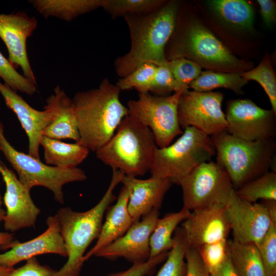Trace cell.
I'll return each mask as SVG.
<instances>
[{"label":"cell","instance_id":"obj_1","mask_svg":"<svg viewBox=\"0 0 276 276\" xmlns=\"http://www.w3.org/2000/svg\"><path fill=\"white\" fill-rule=\"evenodd\" d=\"M179 8V2L172 1L152 13L123 17L131 44L129 51L114 62L115 71L120 78L146 63L156 66L167 63L165 49L175 31Z\"/></svg>","mask_w":276,"mask_h":276},{"label":"cell","instance_id":"obj_2","mask_svg":"<svg viewBox=\"0 0 276 276\" xmlns=\"http://www.w3.org/2000/svg\"><path fill=\"white\" fill-rule=\"evenodd\" d=\"M120 90L108 79L97 88L77 92L72 100L80 136L78 142L96 151L113 135L128 110L121 102Z\"/></svg>","mask_w":276,"mask_h":276},{"label":"cell","instance_id":"obj_3","mask_svg":"<svg viewBox=\"0 0 276 276\" xmlns=\"http://www.w3.org/2000/svg\"><path fill=\"white\" fill-rule=\"evenodd\" d=\"M112 172L106 192L94 207L80 212L66 206L61 208L56 214L67 260L54 276H79L85 262L84 253L90 243L98 238L105 211L116 199L114 190L124 176L118 170L112 169Z\"/></svg>","mask_w":276,"mask_h":276},{"label":"cell","instance_id":"obj_4","mask_svg":"<svg viewBox=\"0 0 276 276\" xmlns=\"http://www.w3.org/2000/svg\"><path fill=\"white\" fill-rule=\"evenodd\" d=\"M157 147L151 130L128 115L111 137L95 152L97 157L112 170L137 177L150 171Z\"/></svg>","mask_w":276,"mask_h":276},{"label":"cell","instance_id":"obj_5","mask_svg":"<svg viewBox=\"0 0 276 276\" xmlns=\"http://www.w3.org/2000/svg\"><path fill=\"white\" fill-rule=\"evenodd\" d=\"M211 137L216 163L228 175L234 190L269 171L275 151L273 139L247 141L226 130Z\"/></svg>","mask_w":276,"mask_h":276},{"label":"cell","instance_id":"obj_6","mask_svg":"<svg viewBox=\"0 0 276 276\" xmlns=\"http://www.w3.org/2000/svg\"><path fill=\"white\" fill-rule=\"evenodd\" d=\"M186 58L209 71L242 73L250 64L239 59L210 30L196 22L186 26L171 44L168 60Z\"/></svg>","mask_w":276,"mask_h":276},{"label":"cell","instance_id":"obj_7","mask_svg":"<svg viewBox=\"0 0 276 276\" xmlns=\"http://www.w3.org/2000/svg\"><path fill=\"white\" fill-rule=\"evenodd\" d=\"M216 154L211 137L193 127L168 146L157 147L150 169L151 176L178 181L195 167L211 160Z\"/></svg>","mask_w":276,"mask_h":276},{"label":"cell","instance_id":"obj_8","mask_svg":"<svg viewBox=\"0 0 276 276\" xmlns=\"http://www.w3.org/2000/svg\"><path fill=\"white\" fill-rule=\"evenodd\" d=\"M0 122V149L5 158L15 171L20 181L29 190L36 186L51 191L59 204L64 202L63 187L66 183L86 179L85 172L75 167L61 168L47 165L28 153L19 151L8 142Z\"/></svg>","mask_w":276,"mask_h":276},{"label":"cell","instance_id":"obj_9","mask_svg":"<svg viewBox=\"0 0 276 276\" xmlns=\"http://www.w3.org/2000/svg\"><path fill=\"white\" fill-rule=\"evenodd\" d=\"M183 91L169 96H156L150 93L139 94L135 100L128 101V116L152 132L158 148L170 145L183 133L178 118V104Z\"/></svg>","mask_w":276,"mask_h":276},{"label":"cell","instance_id":"obj_10","mask_svg":"<svg viewBox=\"0 0 276 276\" xmlns=\"http://www.w3.org/2000/svg\"><path fill=\"white\" fill-rule=\"evenodd\" d=\"M178 185L182 189V208L190 211L215 205L225 206L234 189L226 172L212 160L195 167Z\"/></svg>","mask_w":276,"mask_h":276},{"label":"cell","instance_id":"obj_11","mask_svg":"<svg viewBox=\"0 0 276 276\" xmlns=\"http://www.w3.org/2000/svg\"><path fill=\"white\" fill-rule=\"evenodd\" d=\"M233 238L257 246L276 219V201L251 203L239 197L233 189L225 205Z\"/></svg>","mask_w":276,"mask_h":276},{"label":"cell","instance_id":"obj_12","mask_svg":"<svg viewBox=\"0 0 276 276\" xmlns=\"http://www.w3.org/2000/svg\"><path fill=\"white\" fill-rule=\"evenodd\" d=\"M223 98L220 91H182L177 108L181 128L183 130L193 127L210 136L225 130L227 123L222 109Z\"/></svg>","mask_w":276,"mask_h":276},{"label":"cell","instance_id":"obj_13","mask_svg":"<svg viewBox=\"0 0 276 276\" xmlns=\"http://www.w3.org/2000/svg\"><path fill=\"white\" fill-rule=\"evenodd\" d=\"M225 115L226 131L239 139L253 142L273 139L275 134V113L250 99L228 101Z\"/></svg>","mask_w":276,"mask_h":276},{"label":"cell","instance_id":"obj_14","mask_svg":"<svg viewBox=\"0 0 276 276\" xmlns=\"http://www.w3.org/2000/svg\"><path fill=\"white\" fill-rule=\"evenodd\" d=\"M0 174L6 186L3 197L6 207L3 220L5 230L14 234L24 228L34 227L40 210L33 202L30 190L3 163L0 165Z\"/></svg>","mask_w":276,"mask_h":276},{"label":"cell","instance_id":"obj_15","mask_svg":"<svg viewBox=\"0 0 276 276\" xmlns=\"http://www.w3.org/2000/svg\"><path fill=\"white\" fill-rule=\"evenodd\" d=\"M154 209L134 222L121 237L97 251L98 257L113 260L123 258L133 264L143 263L150 257V239L159 219Z\"/></svg>","mask_w":276,"mask_h":276},{"label":"cell","instance_id":"obj_16","mask_svg":"<svg viewBox=\"0 0 276 276\" xmlns=\"http://www.w3.org/2000/svg\"><path fill=\"white\" fill-rule=\"evenodd\" d=\"M35 17L24 12L0 14V37L6 44L8 60L15 68L20 67L23 75L37 85L27 50V40L37 28Z\"/></svg>","mask_w":276,"mask_h":276},{"label":"cell","instance_id":"obj_17","mask_svg":"<svg viewBox=\"0 0 276 276\" xmlns=\"http://www.w3.org/2000/svg\"><path fill=\"white\" fill-rule=\"evenodd\" d=\"M46 223L45 231L36 237L23 242L14 240L6 245L3 249H9L0 254V264L14 268V266L22 261L43 254H56L67 257L56 214L49 216Z\"/></svg>","mask_w":276,"mask_h":276},{"label":"cell","instance_id":"obj_18","mask_svg":"<svg viewBox=\"0 0 276 276\" xmlns=\"http://www.w3.org/2000/svg\"><path fill=\"white\" fill-rule=\"evenodd\" d=\"M189 246L195 249L228 239L231 229L225 206L215 205L191 212L181 222Z\"/></svg>","mask_w":276,"mask_h":276},{"label":"cell","instance_id":"obj_19","mask_svg":"<svg viewBox=\"0 0 276 276\" xmlns=\"http://www.w3.org/2000/svg\"><path fill=\"white\" fill-rule=\"evenodd\" d=\"M0 94L6 106L16 115L29 139L28 154L40 159L39 147L44 130L52 120L50 110L40 111L31 107L16 92L0 81Z\"/></svg>","mask_w":276,"mask_h":276},{"label":"cell","instance_id":"obj_20","mask_svg":"<svg viewBox=\"0 0 276 276\" xmlns=\"http://www.w3.org/2000/svg\"><path fill=\"white\" fill-rule=\"evenodd\" d=\"M121 182L130 191L127 209L133 222L152 210H159L173 183L169 178L151 176L143 179L124 175Z\"/></svg>","mask_w":276,"mask_h":276},{"label":"cell","instance_id":"obj_21","mask_svg":"<svg viewBox=\"0 0 276 276\" xmlns=\"http://www.w3.org/2000/svg\"><path fill=\"white\" fill-rule=\"evenodd\" d=\"M44 108L50 110L52 120L43 136L56 140L71 139L78 142L80 136L73 100L59 86L46 100Z\"/></svg>","mask_w":276,"mask_h":276},{"label":"cell","instance_id":"obj_22","mask_svg":"<svg viewBox=\"0 0 276 276\" xmlns=\"http://www.w3.org/2000/svg\"><path fill=\"white\" fill-rule=\"evenodd\" d=\"M129 196V189L123 186L116 203L108 208L106 220L102 224L97 241L84 256L85 262L99 250L122 236L134 223L127 209Z\"/></svg>","mask_w":276,"mask_h":276},{"label":"cell","instance_id":"obj_23","mask_svg":"<svg viewBox=\"0 0 276 276\" xmlns=\"http://www.w3.org/2000/svg\"><path fill=\"white\" fill-rule=\"evenodd\" d=\"M45 164L61 168H75L83 162L89 150L78 142L66 143L43 136L41 142Z\"/></svg>","mask_w":276,"mask_h":276},{"label":"cell","instance_id":"obj_24","mask_svg":"<svg viewBox=\"0 0 276 276\" xmlns=\"http://www.w3.org/2000/svg\"><path fill=\"white\" fill-rule=\"evenodd\" d=\"M29 2L44 17H55L67 21L101 8L102 5V0H31Z\"/></svg>","mask_w":276,"mask_h":276},{"label":"cell","instance_id":"obj_25","mask_svg":"<svg viewBox=\"0 0 276 276\" xmlns=\"http://www.w3.org/2000/svg\"><path fill=\"white\" fill-rule=\"evenodd\" d=\"M228 252L239 276H267L258 247L228 240Z\"/></svg>","mask_w":276,"mask_h":276},{"label":"cell","instance_id":"obj_26","mask_svg":"<svg viewBox=\"0 0 276 276\" xmlns=\"http://www.w3.org/2000/svg\"><path fill=\"white\" fill-rule=\"evenodd\" d=\"M190 211L182 208L179 211L166 214L158 219L150 239V257L154 258L169 251L174 243L173 234L178 225L190 214Z\"/></svg>","mask_w":276,"mask_h":276},{"label":"cell","instance_id":"obj_27","mask_svg":"<svg viewBox=\"0 0 276 276\" xmlns=\"http://www.w3.org/2000/svg\"><path fill=\"white\" fill-rule=\"evenodd\" d=\"M212 10L224 22L236 28L249 30L252 27L254 11L244 0H213L208 2Z\"/></svg>","mask_w":276,"mask_h":276},{"label":"cell","instance_id":"obj_28","mask_svg":"<svg viewBox=\"0 0 276 276\" xmlns=\"http://www.w3.org/2000/svg\"><path fill=\"white\" fill-rule=\"evenodd\" d=\"M240 73L215 72L211 71L201 72L199 76L189 85L193 90L207 92L218 88L230 89L237 94L243 93V87L247 81Z\"/></svg>","mask_w":276,"mask_h":276},{"label":"cell","instance_id":"obj_29","mask_svg":"<svg viewBox=\"0 0 276 276\" xmlns=\"http://www.w3.org/2000/svg\"><path fill=\"white\" fill-rule=\"evenodd\" d=\"M241 198L251 203L259 199L276 201V173L268 171L235 190Z\"/></svg>","mask_w":276,"mask_h":276},{"label":"cell","instance_id":"obj_30","mask_svg":"<svg viewBox=\"0 0 276 276\" xmlns=\"http://www.w3.org/2000/svg\"><path fill=\"white\" fill-rule=\"evenodd\" d=\"M174 233L173 245L156 276H186L185 255L190 246L181 227H177Z\"/></svg>","mask_w":276,"mask_h":276},{"label":"cell","instance_id":"obj_31","mask_svg":"<svg viewBox=\"0 0 276 276\" xmlns=\"http://www.w3.org/2000/svg\"><path fill=\"white\" fill-rule=\"evenodd\" d=\"M166 2L162 0H102L101 8L112 18L127 15H144L160 8Z\"/></svg>","mask_w":276,"mask_h":276},{"label":"cell","instance_id":"obj_32","mask_svg":"<svg viewBox=\"0 0 276 276\" xmlns=\"http://www.w3.org/2000/svg\"><path fill=\"white\" fill-rule=\"evenodd\" d=\"M241 75L247 81L254 80L261 85L276 113V78L269 57L265 56L256 67Z\"/></svg>","mask_w":276,"mask_h":276},{"label":"cell","instance_id":"obj_33","mask_svg":"<svg viewBox=\"0 0 276 276\" xmlns=\"http://www.w3.org/2000/svg\"><path fill=\"white\" fill-rule=\"evenodd\" d=\"M156 65L146 63L126 76L120 78L116 85L120 90L135 89L139 94L150 93Z\"/></svg>","mask_w":276,"mask_h":276},{"label":"cell","instance_id":"obj_34","mask_svg":"<svg viewBox=\"0 0 276 276\" xmlns=\"http://www.w3.org/2000/svg\"><path fill=\"white\" fill-rule=\"evenodd\" d=\"M167 65L175 79L178 91L189 89L190 84L201 73L200 65L186 58L168 60Z\"/></svg>","mask_w":276,"mask_h":276},{"label":"cell","instance_id":"obj_35","mask_svg":"<svg viewBox=\"0 0 276 276\" xmlns=\"http://www.w3.org/2000/svg\"><path fill=\"white\" fill-rule=\"evenodd\" d=\"M0 78L15 92L31 96L37 91V85L19 74L0 52Z\"/></svg>","mask_w":276,"mask_h":276},{"label":"cell","instance_id":"obj_36","mask_svg":"<svg viewBox=\"0 0 276 276\" xmlns=\"http://www.w3.org/2000/svg\"><path fill=\"white\" fill-rule=\"evenodd\" d=\"M267 276L276 275V219L257 246Z\"/></svg>","mask_w":276,"mask_h":276},{"label":"cell","instance_id":"obj_37","mask_svg":"<svg viewBox=\"0 0 276 276\" xmlns=\"http://www.w3.org/2000/svg\"><path fill=\"white\" fill-rule=\"evenodd\" d=\"M228 239L202 245L197 250L210 274L218 269L228 256Z\"/></svg>","mask_w":276,"mask_h":276},{"label":"cell","instance_id":"obj_38","mask_svg":"<svg viewBox=\"0 0 276 276\" xmlns=\"http://www.w3.org/2000/svg\"><path fill=\"white\" fill-rule=\"evenodd\" d=\"M172 91L175 93L178 91L176 81L167 63L157 66L150 92L164 95Z\"/></svg>","mask_w":276,"mask_h":276},{"label":"cell","instance_id":"obj_39","mask_svg":"<svg viewBox=\"0 0 276 276\" xmlns=\"http://www.w3.org/2000/svg\"><path fill=\"white\" fill-rule=\"evenodd\" d=\"M168 252H163L154 258L149 259L146 261L136 264L128 269L110 274L107 276H146L152 273L156 266L165 260Z\"/></svg>","mask_w":276,"mask_h":276},{"label":"cell","instance_id":"obj_40","mask_svg":"<svg viewBox=\"0 0 276 276\" xmlns=\"http://www.w3.org/2000/svg\"><path fill=\"white\" fill-rule=\"evenodd\" d=\"M56 270L41 265L36 257L26 261L22 266L13 268L8 276H54Z\"/></svg>","mask_w":276,"mask_h":276},{"label":"cell","instance_id":"obj_41","mask_svg":"<svg viewBox=\"0 0 276 276\" xmlns=\"http://www.w3.org/2000/svg\"><path fill=\"white\" fill-rule=\"evenodd\" d=\"M186 276H211L197 249L189 247L185 255Z\"/></svg>","mask_w":276,"mask_h":276},{"label":"cell","instance_id":"obj_42","mask_svg":"<svg viewBox=\"0 0 276 276\" xmlns=\"http://www.w3.org/2000/svg\"><path fill=\"white\" fill-rule=\"evenodd\" d=\"M262 19L267 27H271L275 22V3L272 0H258Z\"/></svg>","mask_w":276,"mask_h":276},{"label":"cell","instance_id":"obj_43","mask_svg":"<svg viewBox=\"0 0 276 276\" xmlns=\"http://www.w3.org/2000/svg\"><path fill=\"white\" fill-rule=\"evenodd\" d=\"M211 276H239L236 271L229 258V255L221 266Z\"/></svg>","mask_w":276,"mask_h":276},{"label":"cell","instance_id":"obj_44","mask_svg":"<svg viewBox=\"0 0 276 276\" xmlns=\"http://www.w3.org/2000/svg\"><path fill=\"white\" fill-rule=\"evenodd\" d=\"M14 240V234L0 231V249Z\"/></svg>","mask_w":276,"mask_h":276},{"label":"cell","instance_id":"obj_45","mask_svg":"<svg viewBox=\"0 0 276 276\" xmlns=\"http://www.w3.org/2000/svg\"><path fill=\"white\" fill-rule=\"evenodd\" d=\"M14 268H9L0 264V276H8Z\"/></svg>","mask_w":276,"mask_h":276},{"label":"cell","instance_id":"obj_46","mask_svg":"<svg viewBox=\"0 0 276 276\" xmlns=\"http://www.w3.org/2000/svg\"><path fill=\"white\" fill-rule=\"evenodd\" d=\"M3 204V199L0 193V226L2 222H3V220L6 213L5 210L2 208Z\"/></svg>","mask_w":276,"mask_h":276},{"label":"cell","instance_id":"obj_47","mask_svg":"<svg viewBox=\"0 0 276 276\" xmlns=\"http://www.w3.org/2000/svg\"><path fill=\"white\" fill-rule=\"evenodd\" d=\"M1 149H0V154H1ZM2 163H3V162H2V160L0 159V165H1Z\"/></svg>","mask_w":276,"mask_h":276},{"label":"cell","instance_id":"obj_48","mask_svg":"<svg viewBox=\"0 0 276 276\" xmlns=\"http://www.w3.org/2000/svg\"><path fill=\"white\" fill-rule=\"evenodd\" d=\"M275 276H276V275H275Z\"/></svg>","mask_w":276,"mask_h":276}]
</instances>
